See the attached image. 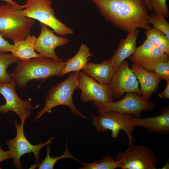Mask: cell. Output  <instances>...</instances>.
<instances>
[{"label": "cell", "instance_id": "cell-1", "mask_svg": "<svg viewBox=\"0 0 169 169\" xmlns=\"http://www.w3.org/2000/svg\"><path fill=\"white\" fill-rule=\"evenodd\" d=\"M107 22L127 33L141 28H152L142 0H91Z\"/></svg>", "mask_w": 169, "mask_h": 169}, {"label": "cell", "instance_id": "cell-2", "mask_svg": "<svg viewBox=\"0 0 169 169\" xmlns=\"http://www.w3.org/2000/svg\"><path fill=\"white\" fill-rule=\"evenodd\" d=\"M17 64L10 75L16 85L23 89L29 81L33 79L44 81L54 76L60 77L66 62L41 57L33 58L27 61H20Z\"/></svg>", "mask_w": 169, "mask_h": 169}, {"label": "cell", "instance_id": "cell-3", "mask_svg": "<svg viewBox=\"0 0 169 169\" xmlns=\"http://www.w3.org/2000/svg\"><path fill=\"white\" fill-rule=\"evenodd\" d=\"M79 72H73L67 79L50 89L45 99V106L38 113L34 121L49 112L53 108L60 105L69 108L74 115L84 119H88L78 110L73 101V93L79 87Z\"/></svg>", "mask_w": 169, "mask_h": 169}, {"label": "cell", "instance_id": "cell-4", "mask_svg": "<svg viewBox=\"0 0 169 169\" xmlns=\"http://www.w3.org/2000/svg\"><path fill=\"white\" fill-rule=\"evenodd\" d=\"M23 10L8 4L0 5V33L13 41L31 35L35 20L26 16Z\"/></svg>", "mask_w": 169, "mask_h": 169}, {"label": "cell", "instance_id": "cell-5", "mask_svg": "<svg viewBox=\"0 0 169 169\" xmlns=\"http://www.w3.org/2000/svg\"><path fill=\"white\" fill-rule=\"evenodd\" d=\"M24 15L51 28L58 35L72 34L74 31L55 17L51 7L52 0H26Z\"/></svg>", "mask_w": 169, "mask_h": 169}, {"label": "cell", "instance_id": "cell-6", "mask_svg": "<svg viewBox=\"0 0 169 169\" xmlns=\"http://www.w3.org/2000/svg\"><path fill=\"white\" fill-rule=\"evenodd\" d=\"M98 114L99 115L97 116L91 115L93 124L97 131L104 133L110 131L112 137L116 138L120 131H123L127 135L129 145L135 141L132 134L134 127L131 120V115L112 111Z\"/></svg>", "mask_w": 169, "mask_h": 169}, {"label": "cell", "instance_id": "cell-7", "mask_svg": "<svg viewBox=\"0 0 169 169\" xmlns=\"http://www.w3.org/2000/svg\"><path fill=\"white\" fill-rule=\"evenodd\" d=\"M118 168L122 169H156L158 160L151 149L145 145H129L125 151L115 156Z\"/></svg>", "mask_w": 169, "mask_h": 169}, {"label": "cell", "instance_id": "cell-8", "mask_svg": "<svg viewBox=\"0 0 169 169\" xmlns=\"http://www.w3.org/2000/svg\"><path fill=\"white\" fill-rule=\"evenodd\" d=\"M92 103L96 109L97 113L112 111L131 115L141 117L142 111L151 110L156 107V104L149 100L143 98L140 95L134 92L126 93L120 100L102 103L94 102Z\"/></svg>", "mask_w": 169, "mask_h": 169}, {"label": "cell", "instance_id": "cell-9", "mask_svg": "<svg viewBox=\"0 0 169 169\" xmlns=\"http://www.w3.org/2000/svg\"><path fill=\"white\" fill-rule=\"evenodd\" d=\"M24 122L19 125L17 120L14 121L17 132L16 136L8 140L6 143L10 152L11 158L13 159V163L17 169L23 168L20 162V158L25 154L33 152L35 162L38 161L40 157L39 152L41 149L45 146L51 143L54 138V137L52 136L45 143H40L36 145L32 144L25 136L23 129Z\"/></svg>", "mask_w": 169, "mask_h": 169}, {"label": "cell", "instance_id": "cell-10", "mask_svg": "<svg viewBox=\"0 0 169 169\" xmlns=\"http://www.w3.org/2000/svg\"><path fill=\"white\" fill-rule=\"evenodd\" d=\"M79 89L81 93V101H89L106 103L113 101L112 89L110 84H100L90 77L84 72H79Z\"/></svg>", "mask_w": 169, "mask_h": 169}, {"label": "cell", "instance_id": "cell-11", "mask_svg": "<svg viewBox=\"0 0 169 169\" xmlns=\"http://www.w3.org/2000/svg\"><path fill=\"white\" fill-rule=\"evenodd\" d=\"M16 85L12 79L9 83L0 85V94L5 99L6 102L0 105V113L6 114L9 111L15 112L18 116L21 123L24 122L34 107L28 100L21 99L15 90Z\"/></svg>", "mask_w": 169, "mask_h": 169}, {"label": "cell", "instance_id": "cell-12", "mask_svg": "<svg viewBox=\"0 0 169 169\" xmlns=\"http://www.w3.org/2000/svg\"><path fill=\"white\" fill-rule=\"evenodd\" d=\"M110 85L113 97L119 98L125 93H135L141 95L139 83L134 73L126 60L123 61L117 67Z\"/></svg>", "mask_w": 169, "mask_h": 169}, {"label": "cell", "instance_id": "cell-13", "mask_svg": "<svg viewBox=\"0 0 169 169\" xmlns=\"http://www.w3.org/2000/svg\"><path fill=\"white\" fill-rule=\"evenodd\" d=\"M129 58L133 64L150 71L160 63L169 60V55L146 39Z\"/></svg>", "mask_w": 169, "mask_h": 169}, {"label": "cell", "instance_id": "cell-14", "mask_svg": "<svg viewBox=\"0 0 169 169\" xmlns=\"http://www.w3.org/2000/svg\"><path fill=\"white\" fill-rule=\"evenodd\" d=\"M41 32L36 38L34 49L43 57L52 59L57 61L64 60L57 55L55 49L58 47L65 45L70 41V39L64 36L59 37L49 29L46 25L40 23Z\"/></svg>", "mask_w": 169, "mask_h": 169}, {"label": "cell", "instance_id": "cell-15", "mask_svg": "<svg viewBox=\"0 0 169 169\" xmlns=\"http://www.w3.org/2000/svg\"><path fill=\"white\" fill-rule=\"evenodd\" d=\"M161 115L152 117L141 118L131 115V120L133 126H141L152 134L169 133V107L165 106L161 110Z\"/></svg>", "mask_w": 169, "mask_h": 169}, {"label": "cell", "instance_id": "cell-16", "mask_svg": "<svg viewBox=\"0 0 169 169\" xmlns=\"http://www.w3.org/2000/svg\"><path fill=\"white\" fill-rule=\"evenodd\" d=\"M131 69L134 73L141 84V97L149 100L157 90L161 79L153 71L133 64Z\"/></svg>", "mask_w": 169, "mask_h": 169}, {"label": "cell", "instance_id": "cell-17", "mask_svg": "<svg viewBox=\"0 0 169 169\" xmlns=\"http://www.w3.org/2000/svg\"><path fill=\"white\" fill-rule=\"evenodd\" d=\"M139 33L138 29L134 30L128 33L125 38L120 40L117 48L109 59L115 70L123 61L134 53Z\"/></svg>", "mask_w": 169, "mask_h": 169}, {"label": "cell", "instance_id": "cell-18", "mask_svg": "<svg viewBox=\"0 0 169 169\" xmlns=\"http://www.w3.org/2000/svg\"><path fill=\"white\" fill-rule=\"evenodd\" d=\"M83 71L100 84H110L115 70L110 59H106L98 64L88 62Z\"/></svg>", "mask_w": 169, "mask_h": 169}, {"label": "cell", "instance_id": "cell-19", "mask_svg": "<svg viewBox=\"0 0 169 169\" xmlns=\"http://www.w3.org/2000/svg\"><path fill=\"white\" fill-rule=\"evenodd\" d=\"M36 38L34 35H29L23 40L13 41L11 52L21 61L29 60L31 59L43 57L35 51L34 44Z\"/></svg>", "mask_w": 169, "mask_h": 169}, {"label": "cell", "instance_id": "cell-20", "mask_svg": "<svg viewBox=\"0 0 169 169\" xmlns=\"http://www.w3.org/2000/svg\"><path fill=\"white\" fill-rule=\"evenodd\" d=\"M90 53L89 49L85 44H82L78 51L72 58L69 59L66 62L60 77L71 72H79L86 67L89 57L93 56Z\"/></svg>", "mask_w": 169, "mask_h": 169}, {"label": "cell", "instance_id": "cell-21", "mask_svg": "<svg viewBox=\"0 0 169 169\" xmlns=\"http://www.w3.org/2000/svg\"><path fill=\"white\" fill-rule=\"evenodd\" d=\"M144 33L146 39L169 55V39L163 32L152 27Z\"/></svg>", "mask_w": 169, "mask_h": 169}, {"label": "cell", "instance_id": "cell-22", "mask_svg": "<svg viewBox=\"0 0 169 169\" xmlns=\"http://www.w3.org/2000/svg\"><path fill=\"white\" fill-rule=\"evenodd\" d=\"M50 144L46 146V155L45 159L38 166L39 169H53L56 163L59 160L63 158H69L74 160L82 164V162L77 158L73 156L69 152L68 150V140L66 141L65 144V149L64 153L60 156L51 157L50 153L51 147Z\"/></svg>", "mask_w": 169, "mask_h": 169}, {"label": "cell", "instance_id": "cell-23", "mask_svg": "<svg viewBox=\"0 0 169 169\" xmlns=\"http://www.w3.org/2000/svg\"><path fill=\"white\" fill-rule=\"evenodd\" d=\"M20 60L12 54L0 52V85L9 83L12 80L10 73L7 72L8 66L17 64Z\"/></svg>", "mask_w": 169, "mask_h": 169}, {"label": "cell", "instance_id": "cell-24", "mask_svg": "<svg viewBox=\"0 0 169 169\" xmlns=\"http://www.w3.org/2000/svg\"><path fill=\"white\" fill-rule=\"evenodd\" d=\"M79 169H115L118 168L117 163L111 156L107 155L101 160L87 164L84 163Z\"/></svg>", "mask_w": 169, "mask_h": 169}, {"label": "cell", "instance_id": "cell-25", "mask_svg": "<svg viewBox=\"0 0 169 169\" xmlns=\"http://www.w3.org/2000/svg\"><path fill=\"white\" fill-rule=\"evenodd\" d=\"M147 21L154 28L163 32L169 39V23L165 18L154 12L148 16Z\"/></svg>", "mask_w": 169, "mask_h": 169}, {"label": "cell", "instance_id": "cell-26", "mask_svg": "<svg viewBox=\"0 0 169 169\" xmlns=\"http://www.w3.org/2000/svg\"><path fill=\"white\" fill-rule=\"evenodd\" d=\"M153 12L165 18L169 16V10L166 4V0H148Z\"/></svg>", "mask_w": 169, "mask_h": 169}, {"label": "cell", "instance_id": "cell-27", "mask_svg": "<svg viewBox=\"0 0 169 169\" xmlns=\"http://www.w3.org/2000/svg\"><path fill=\"white\" fill-rule=\"evenodd\" d=\"M152 71L161 80H169V60L160 63Z\"/></svg>", "mask_w": 169, "mask_h": 169}, {"label": "cell", "instance_id": "cell-28", "mask_svg": "<svg viewBox=\"0 0 169 169\" xmlns=\"http://www.w3.org/2000/svg\"><path fill=\"white\" fill-rule=\"evenodd\" d=\"M13 46V45L6 40L0 33V52L6 53L8 52H11Z\"/></svg>", "mask_w": 169, "mask_h": 169}, {"label": "cell", "instance_id": "cell-29", "mask_svg": "<svg viewBox=\"0 0 169 169\" xmlns=\"http://www.w3.org/2000/svg\"><path fill=\"white\" fill-rule=\"evenodd\" d=\"M11 158V154L9 151H5L1 148L0 145V163Z\"/></svg>", "mask_w": 169, "mask_h": 169}, {"label": "cell", "instance_id": "cell-30", "mask_svg": "<svg viewBox=\"0 0 169 169\" xmlns=\"http://www.w3.org/2000/svg\"><path fill=\"white\" fill-rule=\"evenodd\" d=\"M166 85L164 90L162 92L158 94L159 97L163 99L169 98V80L166 81Z\"/></svg>", "mask_w": 169, "mask_h": 169}, {"label": "cell", "instance_id": "cell-31", "mask_svg": "<svg viewBox=\"0 0 169 169\" xmlns=\"http://www.w3.org/2000/svg\"><path fill=\"white\" fill-rule=\"evenodd\" d=\"M3 1H4L7 3L11 5L12 6L18 8H19L23 9L25 8L24 5H19L15 2L13 0H0Z\"/></svg>", "mask_w": 169, "mask_h": 169}, {"label": "cell", "instance_id": "cell-32", "mask_svg": "<svg viewBox=\"0 0 169 169\" xmlns=\"http://www.w3.org/2000/svg\"><path fill=\"white\" fill-rule=\"evenodd\" d=\"M145 6L148 11L153 12V11L151 8L150 6L148 0H142Z\"/></svg>", "mask_w": 169, "mask_h": 169}, {"label": "cell", "instance_id": "cell-33", "mask_svg": "<svg viewBox=\"0 0 169 169\" xmlns=\"http://www.w3.org/2000/svg\"><path fill=\"white\" fill-rule=\"evenodd\" d=\"M169 169V160L166 163L165 165L162 167V168H161V169Z\"/></svg>", "mask_w": 169, "mask_h": 169}]
</instances>
